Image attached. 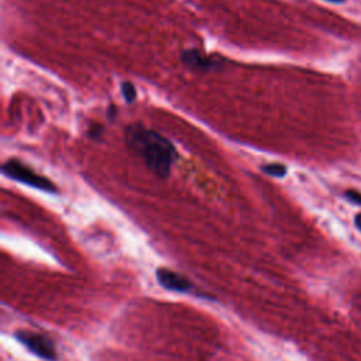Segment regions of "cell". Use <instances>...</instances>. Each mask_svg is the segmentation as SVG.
Instances as JSON below:
<instances>
[{"label": "cell", "instance_id": "cell-6", "mask_svg": "<svg viewBox=\"0 0 361 361\" xmlns=\"http://www.w3.org/2000/svg\"><path fill=\"white\" fill-rule=\"evenodd\" d=\"M261 171L269 176L274 178H284L287 175V167L280 162H273V164H265L261 167Z\"/></svg>", "mask_w": 361, "mask_h": 361}, {"label": "cell", "instance_id": "cell-12", "mask_svg": "<svg viewBox=\"0 0 361 361\" xmlns=\"http://www.w3.org/2000/svg\"><path fill=\"white\" fill-rule=\"evenodd\" d=\"M326 2H330V3H343L344 0H326Z\"/></svg>", "mask_w": 361, "mask_h": 361}, {"label": "cell", "instance_id": "cell-7", "mask_svg": "<svg viewBox=\"0 0 361 361\" xmlns=\"http://www.w3.org/2000/svg\"><path fill=\"white\" fill-rule=\"evenodd\" d=\"M120 90L127 103L135 102V98H137V89H135V86L131 82H123L120 86Z\"/></svg>", "mask_w": 361, "mask_h": 361}, {"label": "cell", "instance_id": "cell-9", "mask_svg": "<svg viewBox=\"0 0 361 361\" xmlns=\"http://www.w3.org/2000/svg\"><path fill=\"white\" fill-rule=\"evenodd\" d=\"M346 198H347V201L361 206V194L360 192H357V191H347L346 192Z\"/></svg>", "mask_w": 361, "mask_h": 361}, {"label": "cell", "instance_id": "cell-3", "mask_svg": "<svg viewBox=\"0 0 361 361\" xmlns=\"http://www.w3.org/2000/svg\"><path fill=\"white\" fill-rule=\"evenodd\" d=\"M15 336L24 347H27L37 357L47 361H54L57 358L56 346L53 340L49 339L47 336L35 332H28V330H19L16 332Z\"/></svg>", "mask_w": 361, "mask_h": 361}, {"label": "cell", "instance_id": "cell-2", "mask_svg": "<svg viewBox=\"0 0 361 361\" xmlns=\"http://www.w3.org/2000/svg\"><path fill=\"white\" fill-rule=\"evenodd\" d=\"M2 172L8 178L17 180V183L26 184L31 188L45 191V192H57L56 185L51 183L50 179L41 176L40 174L34 172L31 168H28L27 165L22 164L17 160H8L2 165Z\"/></svg>", "mask_w": 361, "mask_h": 361}, {"label": "cell", "instance_id": "cell-8", "mask_svg": "<svg viewBox=\"0 0 361 361\" xmlns=\"http://www.w3.org/2000/svg\"><path fill=\"white\" fill-rule=\"evenodd\" d=\"M102 133H103V127L101 124H94L92 127L89 128V135L92 139H95V140H98L101 137Z\"/></svg>", "mask_w": 361, "mask_h": 361}, {"label": "cell", "instance_id": "cell-10", "mask_svg": "<svg viewBox=\"0 0 361 361\" xmlns=\"http://www.w3.org/2000/svg\"><path fill=\"white\" fill-rule=\"evenodd\" d=\"M116 115H117V108L116 106H109V110H108V117L110 119V120H113L115 117H116Z\"/></svg>", "mask_w": 361, "mask_h": 361}, {"label": "cell", "instance_id": "cell-1", "mask_svg": "<svg viewBox=\"0 0 361 361\" xmlns=\"http://www.w3.org/2000/svg\"><path fill=\"white\" fill-rule=\"evenodd\" d=\"M124 140L127 147L144 161L153 174L160 178L169 176L178 154L174 144L162 134L135 123L126 127Z\"/></svg>", "mask_w": 361, "mask_h": 361}, {"label": "cell", "instance_id": "cell-4", "mask_svg": "<svg viewBox=\"0 0 361 361\" xmlns=\"http://www.w3.org/2000/svg\"><path fill=\"white\" fill-rule=\"evenodd\" d=\"M180 60H183L184 65H187L190 69L195 71V72H210V71H217L221 69L224 67V61L217 58V57H212V56H206L199 50H185L180 56Z\"/></svg>", "mask_w": 361, "mask_h": 361}, {"label": "cell", "instance_id": "cell-5", "mask_svg": "<svg viewBox=\"0 0 361 361\" xmlns=\"http://www.w3.org/2000/svg\"><path fill=\"white\" fill-rule=\"evenodd\" d=\"M157 280L161 287H164L165 289L172 291V292L187 294L194 289V284L188 278L175 273V271H172V269L160 268L157 271Z\"/></svg>", "mask_w": 361, "mask_h": 361}, {"label": "cell", "instance_id": "cell-11", "mask_svg": "<svg viewBox=\"0 0 361 361\" xmlns=\"http://www.w3.org/2000/svg\"><path fill=\"white\" fill-rule=\"evenodd\" d=\"M354 221H355V226H357V228H358V230H361V213L355 216Z\"/></svg>", "mask_w": 361, "mask_h": 361}]
</instances>
